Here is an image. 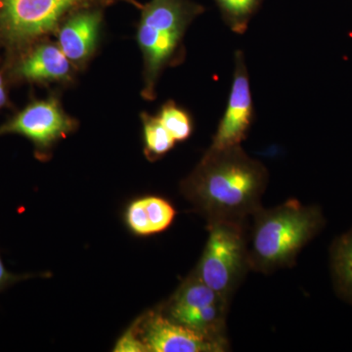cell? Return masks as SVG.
Masks as SVG:
<instances>
[{
    "label": "cell",
    "mask_w": 352,
    "mask_h": 352,
    "mask_svg": "<svg viewBox=\"0 0 352 352\" xmlns=\"http://www.w3.org/2000/svg\"><path fill=\"white\" fill-rule=\"evenodd\" d=\"M116 352H147L144 344L139 337L135 323L127 329L124 335L116 342L113 347Z\"/></svg>",
    "instance_id": "cell-17"
},
{
    "label": "cell",
    "mask_w": 352,
    "mask_h": 352,
    "mask_svg": "<svg viewBox=\"0 0 352 352\" xmlns=\"http://www.w3.org/2000/svg\"><path fill=\"white\" fill-rule=\"evenodd\" d=\"M76 69L57 43L50 41L34 44L16 64L14 75L22 80L38 83H69Z\"/></svg>",
    "instance_id": "cell-11"
},
{
    "label": "cell",
    "mask_w": 352,
    "mask_h": 352,
    "mask_svg": "<svg viewBox=\"0 0 352 352\" xmlns=\"http://www.w3.org/2000/svg\"><path fill=\"white\" fill-rule=\"evenodd\" d=\"M38 276V275L32 274H14V273L8 271L4 265L3 261L0 256V292L12 286V285L18 283V282L24 281V280L30 279V278Z\"/></svg>",
    "instance_id": "cell-18"
},
{
    "label": "cell",
    "mask_w": 352,
    "mask_h": 352,
    "mask_svg": "<svg viewBox=\"0 0 352 352\" xmlns=\"http://www.w3.org/2000/svg\"><path fill=\"white\" fill-rule=\"evenodd\" d=\"M249 221L208 224V241L194 270L204 283L229 302L251 271L248 249Z\"/></svg>",
    "instance_id": "cell-5"
},
{
    "label": "cell",
    "mask_w": 352,
    "mask_h": 352,
    "mask_svg": "<svg viewBox=\"0 0 352 352\" xmlns=\"http://www.w3.org/2000/svg\"><path fill=\"white\" fill-rule=\"evenodd\" d=\"M224 24L236 34H244L264 0H214Z\"/></svg>",
    "instance_id": "cell-15"
},
{
    "label": "cell",
    "mask_w": 352,
    "mask_h": 352,
    "mask_svg": "<svg viewBox=\"0 0 352 352\" xmlns=\"http://www.w3.org/2000/svg\"><path fill=\"white\" fill-rule=\"evenodd\" d=\"M141 120L145 156L149 161H157L170 152L177 142L164 126L157 115L142 113Z\"/></svg>",
    "instance_id": "cell-14"
},
{
    "label": "cell",
    "mask_w": 352,
    "mask_h": 352,
    "mask_svg": "<svg viewBox=\"0 0 352 352\" xmlns=\"http://www.w3.org/2000/svg\"><path fill=\"white\" fill-rule=\"evenodd\" d=\"M248 226V249L252 271L270 274L295 265L305 245L323 230L322 208L302 205L296 199L271 208L261 207Z\"/></svg>",
    "instance_id": "cell-2"
},
{
    "label": "cell",
    "mask_w": 352,
    "mask_h": 352,
    "mask_svg": "<svg viewBox=\"0 0 352 352\" xmlns=\"http://www.w3.org/2000/svg\"><path fill=\"white\" fill-rule=\"evenodd\" d=\"M330 271L336 294L352 305V227L331 245Z\"/></svg>",
    "instance_id": "cell-13"
},
{
    "label": "cell",
    "mask_w": 352,
    "mask_h": 352,
    "mask_svg": "<svg viewBox=\"0 0 352 352\" xmlns=\"http://www.w3.org/2000/svg\"><path fill=\"white\" fill-rule=\"evenodd\" d=\"M270 175L242 146L208 148L196 168L180 183V191L207 223L247 222L263 207Z\"/></svg>",
    "instance_id": "cell-1"
},
{
    "label": "cell",
    "mask_w": 352,
    "mask_h": 352,
    "mask_svg": "<svg viewBox=\"0 0 352 352\" xmlns=\"http://www.w3.org/2000/svg\"><path fill=\"white\" fill-rule=\"evenodd\" d=\"M206 8L192 0H150L141 7L136 41L143 57V98L157 96L160 76L185 57V34Z\"/></svg>",
    "instance_id": "cell-3"
},
{
    "label": "cell",
    "mask_w": 352,
    "mask_h": 352,
    "mask_svg": "<svg viewBox=\"0 0 352 352\" xmlns=\"http://www.w3.org/2000/svg\"><path fill=\"white\" fill-rule=\"evenodd\" d=\"M254 119V101L245 54L242 50H236L230 94L210 147L221 149L242 146L249 135Z\"/></svg>",
    "instance_id": "cell-8"
},
{
    "label": "cell",
    "mask_w": 352,
    "mask_h": 352,
    "mask_svg": "<svg viewBox=\"0 0 352 352\" xmlns=\"http://www.w3.org/2000/svg\"><path fill=\"white\" fill-rule=\"evenodd\" d=\"M157 116L176 142H184L193 134V118L188 111L175 101L168 100L164 103Z\"/></svg>",
    "instance_id": "cell-16"
},
{
    "label": "cell",
    "mask_w": 352,
    "mask_h": 352,
    "mask_svg": "<svg viewBox=\"0 0 352 352\" xmlns=\"http://www.w3.org/2000/svg\"><path fill=\"white\" fill-rule=\"evenodd\" d=\"M7 102V94L6 85H4L3 78H2L1 74H0V108L3 107L6 105Z\"/></svg>",
    "instance_id": "cell-19"
},
{
    "label": "cell",
    "mask_w": 352,
    "mask_h": 352,
    "mask_svg": "<svg viewBox=\"0 0 352 352\" xmlns=\"http://www.w3.org/2000/svg\"><path fill=\"white\" fill-rule=\"evenodd\" d=\"M134 323L147 352H223L212 340L171 320L160 307Z\"/></svg>",
    "instance_id": "cell-9"
},
{
    "label": "cell",
    "mask_w": 352,
    "mask_h": 352,
    "mask_svg": "<svg viewBox=\"0 0 352 352\" xmlns=\"http://www.w3.org/2000/svg\"><path fill=\"white\" fill-rule=\"evenodd\" d=\"M230 302L192 271L160 309L176 323L191 329L222 349H230L227 315Z\"/></svg>",
    "instance_id": "cell-6"
},
{
    "label": "cell",
    "mask_w": 352,
    "mask_h": 352,
    "mask_svg": "<svg viewBox=\"0 0 352 352\" xmlns=\"http://www.w3.org/2000/svg\"><path fill=\"white\" fill-rule=\"evenodd\" d=\"M175 217V208L170 201L159 196H146L127 206L124 221L134 235L147 237L170 228Z\"/></svg>",
    "instance_id": "cell-12"
},
{
    "label": "cell",
    "mask_w": 352,
    "mask_h": 352,
    "mask_svg": "<svg viewBox=\"0 0 352 352\" xmlns=\"http://www.w3.org/2000/svg\"><path fill=\"white\" fill-rule=\"evenodd\" d=\"M103 9L85 8L71 14L58 28L57 44L76 71L85 69L100 41Z\"/></svg>",
    "instance_id": "cell-10"
},
{
    "label": "cell",
    "mask_w": 352,
    "mask_h": 352,
    "mask_svg": "<svg viewBox=\"0 0 352 352\" xmlns=\"http://www.w3.org/2000/svg\"><path fill=\"white\" fill-rule=\"evenodd\" d=\"M127 3L140 10L138 0H0V41L13 50L29 46L58 28L71 14L85 8Z\"/></svg>",
    "instance_id": "cell-4"
},
{
    "label": "cell",
    "mask_w": 352,
    "mask_h": 352,
    "mask_svg": "<svg viewBox=\"0 0 352 352\" xmlns=\"http://www.w3.org/2000/svg\"><path fill=\"white\" fill-rule=\"evenodd\" d=\"M78 120L64 110L56 95L31 104L0 126V136L18 134L34 144L38 159L46 160L54 145L78 129Z\"/></svg>",
    "instance_id": "cell-7"
}]
</instances>
